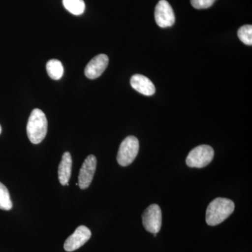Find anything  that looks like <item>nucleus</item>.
<instances>
[{
    "mask_svg": "<svg viewBox=\"0 0 252 252\" xmlns=\"http://www.w3.org/2000/svg\"><path fill=\"white\" fill-rule=\"evenodd\" d=\"M140 144L135 136H128L123 141L117 154L119 165L126 167L130 165L138 154Z\"/></svg>",
    "mask_w": 252,
    "mask_h": 252,
    "instance_id": "obj_4",
    "label": "nucleus"
},
{
    "mask_svg": "<svg viewBox=\"0 0 252 252\" xmlns=\"http://www.w3.org/2000/svg\"><path fill=\"white\" fill-rule=\"evenodd\" d=\"M1 126H0V134H1Z\"/></svg>",
    "mask_w": 252,
    "mask_h": 252,
    "instance_id": "obj_17",
    "label": "nucleus"
},
{
    "mask_svg": "<svg viewBox=\"0 0 252 252\" xmlns=\"http://www.w3.org/2000/svg\"><path fill=\"white\" fill-rule=\"evenodd\" d=\"M156 22L160 28L171 27L175 22V16L171 5L166 0H160L155 8Z\"/></svg>",
    "mask_w": 252,
    "mask_h": 252,
    "instance_id": "obj_6",
    "label": "nucleus"
},
{
    "mask_svg": "<svg viewBox=\"0 0 252 252\" xmlns=\"http://www.w3.org/2000/svg\"><path fill=\"white\" fill-rule=\"evenodd\" d=\"M48 130V122L46 115L39 109H33L27 125L28 138L32 144L41 143L45 138Z\"/></svg>",
    "mask_w": 252,
    "mask_h": 252,
    "instance_id": "obj_2",
    "label": "nucleus"
},
{
    "mask_svg": "<svg viewBox=\"0 0 252 252\" xmlns=\"http://www.w3.org/2000/svg\"><path fill=\"white\" fill-rule=\"evenodd\" d=\"M96 166H97V159L94 155H90L86 158V160L83 162L80 172H79V184H78L79 188L82 190L89 188L94 180Z\"/></svg>",
    "mask_w": 252,
    "mask_h": 252,
    "instance_id": "obj_8",
    "label": "nucleus"
},
{
    "mask_svg": "<svg viewBox=\"0 0 252 252\" xmlns=\"http://www.w3.org/2000/svg\"><path fill=\"white\" fill-rule=\"evenodd\" d=\"M142 223L147 231L152 233H158L161 228L162 213L160 207L152 204L142 214Z\"/></svg>",
    "mask_w": 252,
    "mask_h": 252,
    "instance_id": "obj_5",
    "label": "nucleus"
},
{
    "mask_svg": "<svg viewBox=\"0 0 252 252\" xmlns=\"http://www.w3.org/2000/svg\"><path fill=\"white\" fill-rule=\"evenodd\" d=\"M216 0H190L192 6L196 9H207L212 6Z\"/></svg>",
    "mask_w": 252,
    "mask_h": 252,
    "instance_id": "obj_16",
    "label": "nucleus"
},
{
    "mask_svg": "<svg viewBox=\"0 0 252 252\" xmlns=\"http://www.w3.org/2000/svg\"><path fill=\"white\" fill-rule=\"evenodd\" d=\"M109 64L107 55L99 54L91 60L85 68L86 77L90 79H97L102 75Z\"/></svg>",
    "mask_w": 252,
    "mask_h": 252,
    "instance_id": "obj_9",
    "label": "nucleus"
},
{
    "mask_svg": "<svg viewBox=\"0 0 252 252\" xmlns=\"http://www.w3.org/2000/svg\"><path fill=\"white\" fill-rule=\"evenodd\" d=\"M215 151L210 146L203 144L190 151L186 159V163L190 167L202 168L208 165L213 160Z\"/></svg>",
    "mask_w": 252,
    "mask_h": 252,
    "instance_id": "obj_3",
    "label": "nucleus"
},
{
    "mask_svg": "<svg viewBox=\"0 0 252 252\" xmlns=\"http://www.w3.org/2000/svg\"><path fill=\"white\" fill-rule=\"evenodd\" d=\"M46 70L49 77L54 80H59L64 74L62 63L59 60H50L46 64Z\"/></svg>",
    "mask_w": 252,
    "mask_h": 252,
    "instance_id": "obj_12",
    "label": "nucleus"
},
{
    "mask_svg": "<svg viewBox=\"0 0 252 252\" xmlns=\"http://www.w3.org/2000/svg\"><path fill=\"white\" fill-rule=\"evenodd\" d=\"M13 204L7 188L0 182V209L2 210H11Z\"/></svg>",
    "mask_w": 252,
    "mask_h": 252,
    "instance_id": "obj_14",
    "label": "nucleus"
},
{
    "mask_svg": "<svg viewBox=\"0 0 252 252\" xmlns=\"http://www.w3.org/2000/svg\"><path fill=\"white\" fill-rule=\"evenodd\" d=\"M130 85L140 94L151 96L155 94L156 88L152 81L142 74H135L130 79Z\"/></svg>",
    "mask_w": 252,
    "mask_h": 252,
    "instance_id": "obj_10",
    "label": "nucleus"
},
{
    "mask_svg": "<svg viewBox=\"0 0 252 252\" xmlns=\"http://www.w3.org/2000/svg\"><path fill=\"white\" fill-rule=\"evenodd\" d=\"M63 4L69 12L75 16H79L85 11L84 0H63Z\"/></svg>",
    "mask_w": 252,
    "mask_h": 252,
    "instance_id": "obj_13",
    "label": "nucleus"
},
{
    "mask_svg": "<svg viewBox=\"0 0 252 252\" xmlns=\"http://www.w3.org/2000/svg\"><path fill=\"white\" fill-rule=\"evenodd\" d=\"M72 159L69 152L63 155L62 160L59 167V178L60 183L63 186L67 185L72 175Z\"/></svg>",
    "mask_w": 252,
    "mask_h": 252,
    "instance_id": "obj_11",
    "label": "nucleus"
},
{
    "mask_svg": "<svg viewBox=\"0 0 252 252\" xmlns=\"http://www.w3.org/2000/svg\"><path fill=\"white\" fill-rule=\"evenodd\" d=\"M235 204L231 200L225 198H217L209 204L206 211L207 224L215 226L226 220L233 214Z\"/></svg>",
    "mask_w": 252,
    "mask_h": 252,
    "instance_id": "obj_1",
    "label": "nucleus"
},
{
    "mask_svg": "<svg viewBox=\"0 0 252 252\" xmlns=\"http://www.w3.org/2000/svg\"><path fill=\"white\" fill-rule=\"evenodd\" d=\"M91 237L90 229L85 225H80L75 230L74 233L66 240L64 244V250L68 252L75 251L85 245Z\"/></svg>",
    "mask_w": 252,
    "mask_h": 252,
    "instance_id": "obj_7",
    "label": "nucleus"
},
{
    "mask_svg": "<svg viewBox=\"0 0 252 252\" xmlns=\"http://www.w3.org/2000/svg\"><path fill=\"white\" fill-rule=\"evenodd\" d=\"M238 36L240 40L246 45H252V26L245 25L242 26L238 31Z\"/></svg>",
    "mask_w": 252,
    "mask_h": 252,
    "instance_id": "obj_15",
    "label": "nucleus"
}]
</instances>
